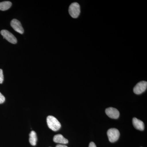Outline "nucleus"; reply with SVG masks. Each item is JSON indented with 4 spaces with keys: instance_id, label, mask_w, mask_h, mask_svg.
Here are the masks:
<instances>
[{
    "instance_id": "f257e3e1",
    "label": "nucleus",
    "mask_w": 147,
    "mask_h": 147,
    "mask_svg": "<svg viewBox=\"0 0 147 147\" xmlns=\"http://www.w3.org/2000/svg\"><path fill=\"white\" fill-rule=\"evenodd\" d=\"M48 127L54 131L59 130L61 127V124L57 119L53 116H48L47 118Z\"/></svg>"
},
{
    "instance_id": "f03ea898",
    "label": "nucleus",
    "mask_w": 147,
    "mask_h": 147,
    "mask_svg": "<svg viewBox=\"0 0 147 147\" xmlns=\"http://www.w3.org/2000/svg\"><path fill=\"white\" fill-rule=\"evenodd\" d=\"M69 13L72 18H78L80 13V6L79 4L76 2L71 3L69 8Z\"/></svg>"
},
{
    "instance_id": "7ed1b4c3",
    "label": "nucleus",
    "mask_w": 147,
    "mask_h": 147,
    "mask_svg": "<svg viewBox=\"0 0 147 147\" xmlns=\"http://www.w3.org/2000/svg\"><path fill=\"white\" fill-rule=\"evenodd\" d=\"M107 135L109 141L111 143H114L119 138L120 132L117 129L111 128L107 131Z\"/></svg>"
},
{
    "instance_id": "20e7f679",
    "label": "nucleus",
    "mask_w": 147,
    "mask_h": 147,
    "mask_svg": "<svg viewBox=\"0 0 147 147\" xmlns=\"http://www.w3.org/2000/svg\"><path fill=\"white\" fill-rule=\"evenodd\" d=\"M147 82L146 81H142L139 82L136 85L133 89L134 93L137 94H140L144 92L147 89Z\"/></svg>"
},
{
    "instance_id": "39448f33",
    "label": "nucleus",
    "mask_w": 147,
    "mask_h": 147,
    "mask_svg": "<svg viewBox=\"0 0 147 147\" xmlns=\"http://www.w3.org/2000/svg\"><path fill=\"white\" fill-rule=\"evenodd\" d=\"M1 34L3 37V38H5L9 42L12 44H16L17 43V40L16 38L8 31L7 30H2L1 31Z\"/></svg>"
},
{
    "instance_id": "423d86ee",
    "label": "nucleus",
    "mask_w": 147,
    "mask_h": 147,
    "mask_svg": "<svg viewBox=\"0 0 147 147\" xmlns=\"http://www.w3.org/2000/svg\"><path fill=\"white\" fill-rule=\"evenodd\" d=\"M11 26L14 30L17 32L23 34L24 33V29L20 21L16 19H13L11 22Z\"/></svg>"
},
{
    "instance_id": "0eeeda50",
    "label": "nucleus",
    "mask_w": 147,
    "mask_h": 147,
    "mask_svg": "<svg viewBox=\"0 0 147 147\" xmlns=\"http://www.w3.org/2000/svg\"><path fill=\"white\" fill-rule=\"evenodd\" d=\"M105 113L111 119H117L119 117V112L116 108L110 107L105 110Z\"/></svg>"
},
{
    "instance_id": "6e6552de",
    "label": "nucleus",
    "mask_w": 147,
    "mask_h": 147,
    "mask_svg": "<svg viewBox=\"0 0 147 147\" xmlns=\"http://www.w3.org/2000/svg\"><path fill=\"white\" fill-rule=\"evenodd\" d=\"M132 123L136 129L141 131H143L144 129L145 125L144 122L136 118H134L132 119Z\"/></svg>"
},
{
    "instance_id": "1a4fd4ad",
    "label": "nucleus",
    "mask_w": 147,
    "mask_h": 147,
    "mask_svg": "<svg viewBox=\"0 0 147 147\" xmlns=\"http://www.w3.org/2000/svg\"><path fill=\"white\" fill-rule=\"evenodd\" d=\"M53 141L55 143L62 144H65L68 143V140L65 138L61 134L55 135L53 138Z\"/></svg>"
},
{
    "instance_id": "9d476101",
    "label": "nucleus",
    "mask_w": 147,
    "mask_h": 147,
    "mask_svg": "<svg viewBox=\"0 0 147 147\" xmlns=\"http://www.w3.org/2000/svg\"><path fill=\"white\" fill-rule=\"evenodd\" d=\"M30 138H29V142L32 146H35L36 144L37 141V137L36 133L34 131H32L29 134Z\"/></svg>"
},
{
    "instance_id": "9b49d317",
    "label": "nucleus",
    "mask_w": 147,
    "mask_h": 147,
    "mask_svg": "<svg viewBox=\"0 0 147 147\" xmlns=\"http://www.w3.org/2000/svg\"><path fill=\"white\" fill-rule=\"evenodd\" d=\"M12 3L10 1H4L0 3V10L5 11L10 8Z\"/></svg>"
},
{
    "instance_id": "f8f14e48",
    "label": "nucleus",
    "mask_w": 147,
    "mask_h": 147,
    "mask_svg": "<svg viewBox=\"0 0 147 147\" xmlns=\"http://www.w3.org/2000/svg\"><path fill=\"white\" fill-rule=\"evenodd\" d=\"M4 76L3 70L2 69H0V84H2Z\"/></svg>"
},
{
    "instance_id": "ddd939ff",
    "label": "nucleus",
    "mask_w": 147,
    "mask_h": 147,
    "mask_svg": "<svg viewBox=\"0 0 147 147\" xmlns=\"http://www.w3.org/2000/svg\"><path fill=\"white\" fill-rule=\"evenodd\" d=\"M5 97L0 92V104L3 103L5 101Z\"/></svg>"
},
{
    "instance_id": "4468645a",
    "label": "nucleus",
    "mask_w": 147,
    "mask_h": 147,
    "mask_svg": "<svg viewBox=\"0 0 147 147\" xmlns=\"http://www.w3.org/2000/svg\"><path fill=\"white\" fill-rule=\"evenodd\" d=\"M89 147H96L95 144L94 142H91L90 143L89 146Z\"/></svg>"
},
{
    "instance_id": "2eb2a0df",
    "label": "nucleus",
    "mask_w": 147,
    "mask_h": 147,
    "mask_svg": "<svg viewBox=\"0 0 147 147\" xmlns=\"http://www.w3.org/2000/svg\"><path fill=\"white\" fill-rule=\"evenodd\" d=\"M56 147H68L67 146L63 144H58L56 146Z\"/></svg>"
}]
</instances>
